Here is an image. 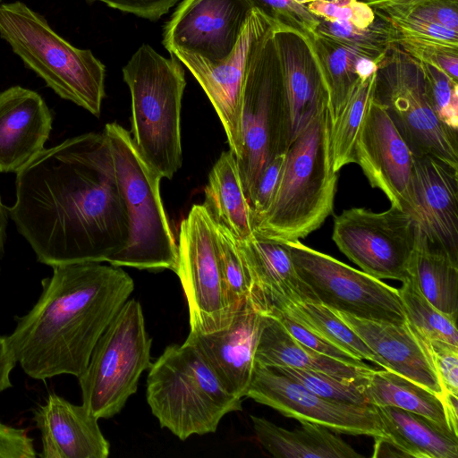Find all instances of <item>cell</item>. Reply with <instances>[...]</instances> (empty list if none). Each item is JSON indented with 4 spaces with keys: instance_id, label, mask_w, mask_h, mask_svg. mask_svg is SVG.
I'll use <instances>...</instances> for the list:
<instances>
[{
    "instance_id": "cell-1",
    "label": "cell",
    "mask_w": 458,
    "mask_h": 458,
    "mask_svg": "<svg viewBox=\"0 0 458 458\" xmlns=\"http://www.w3.org/2000/svg\"><path fill=\"white\" fill-rule=\"evenodd\" d=\"M16 174L8 215L38 262H107L126 246L129 219L104 131L44 148Z\"/></svg>"
},
{
    "instance_id": "cell-2",
    "label": "cell",
    "mask_w": 458,
    "mask_h": 458,
    "mask_svg": "<svg viewBox=\"0 0 458 458\" xmlns=\"http://www.w3.org/2000/svg\"><path fill=\"white\" fill-rule=\"evenodd\" d=\"M52 267L37 303L17 318L6 336L16 362L39 380L81 376L97 341L134 289L121 267L84 261Z\"/></svg>"
},
{
    "instance_id": "cell-3",
    "label": "cell",
    "mask_w": 458,
    "mask_h": 458,
    "mask_svg": "<svg viewBox=\"0 0 458 458\" xmlns=\"http://www.w3.org/2000/svg\"><path fill=\"white\" fill-rule=\"evenodd\" d=\"M331 120L320 110L285 151L279 182L253 233L279 242L305 238L333 213L338 173L330 153Z\"/></svg>"
},
{
    "instance_id": "cell-4",
    "label": "cell",
    "mask_w": 458,
    "mask_h": 458,
    "mask_svg": "<svg viewBox=\"0 0 458 458\" xmlns=\"http://www.w3.org/2000/svg\"><path fill=\"white\" fill-rule=\"evenodd\" d=\"M147 403L160 427L180 440L214 433L229 412L242 410L190 342L168 345L148 368Z\"/></svg>"
},
{
    "instance_id": "cell-5",
    "label": "cell",
    "mask_w": 458,
    "mask_h": 458,
    "mask_svg": "<svg viewBox=\"0 0 458 458\" xmlns=\"http://www.w3.org/2000/svg\"><path fill=\"white\" fill-rule=\"evenodd\" d=\"M131 93V135L143 157L172 179L182 163V100L186 85L181 61L141 45L123 68Z\"/></svg>"
},
{
    "instance_id": "cell-6",
    "label": "cell",
    "mask_w": 458,
    "mask_h": 458,
    "mask_svg": "<svg viewBox=\"0 0 458 458\" xmlns=\"http://www.w3.org/2000/svg\"><path fill=\"white\" fill-rule=\"evenodd\" d=\"M104 133L129 219L127 244L107 262L114 267L175 273L177 243L160 195L163 177L140 154L129 131L109 123Z\"/></svg>"
},
{
    "instance_id": "cell-7",
    "label": "cell",
    "mask_w": 458,
    "mask_h": 458,
    "mask_svg": "<svg viewBox=\"0 0 458 458\" xmlns=\"http://www.w3.org/2000/svg\"><path fill=\"white\" fill-rule=\"evenodd\" d=\"M0 36L57 95L99 116L106 69L90 50L73 47L19 1L0 4Z\"/></svg>"
},
{
    "instance_id": "cell-8",
    "label": "cell",
    "mask_w": 458,
    "mask_h": 458,
    "mask_svg": "<svg viewBox=\"0 0 458 458\" xmlns=\"http://www.w3.org/2000/svg\"><path fill=\"white\" fill-rule=\"evenodd\" d=\"M152 339L140 303L127 300L97 341L78 377L82 404L98 420L119 413L149 368Z\"/></svg>"
},
{
    "instance_id": "cell-9",
    "label": "cell",
    "mask_w": 458,
    "mask_h": 458,
    "mask_svg": "<svg viewBox=\"0 0 458 458\" xmlns=\"http://www.w3.org/2000/svg\"><path fill=\"white\" fill-rule=\"evenodd\" d=\"M272 26L252 49L242 89V152L237 163L248 201L267 165L291 144L289 111L271 40Z\"/></svg>"
},
{
    "instance_id": "cell-10",
    "label": "cell",
    "mask_w": 458,
    "mask_h": 458,
    "mask_svg": "<svg viewBox=\"0 0 458 458\" xmlns=\"http://www.w3.org/2000/svg\"><path fill=\"white\" fill-rule=\"evenodd\" d=\"M373 99L384 106L413 156L458 169V131L432 110L420 62L392 46L378 64Z\"/></svg>"
},
{
    "instance_id": "cell-11",
    "label": "cell",
    "mask_w": 458,
    "mask_h": 458,
    "mask_svg": "<svg viewBox=\"0 0 458 458\" xmlns=\"http://www.w3.org/2000/svg\"><path fill=\"white\" fill-rule=\"evenodd\" d=\"M284 243L297 274L319 303L368 320L397 325L407 322L398 289L300 240Z\"/></svg>"
},
{
    "instance_id": "cell-12",
    "label": "cell",
    "mask_w": 458,
    "mask_h": 458,
    "mask_svg": "<svg viewBox=\"0 0 458 458\" xmlns=\"http://www.w3.org/2000/svg\"><path fill=\"white\" fill-rule=\"evenodd\" d=\"M332 239L350 260L373 277L403 282L410 276L417 230L404 210L392 206L383 212L344 209L335 216Z\"/></svg>"
},
{
    "instance_id": "cell-13",
    "label": "cell",
    "mask_w": 458,
    "mask_h": 458,
    "mask_svg": "<svg viewBox=\"0 0 458 458\" xmlns=\"http://www.w3.org/2000/svg\"><path fill=\"white\" fill-rule=\"evenodd\" d=\"M177 253L175 274L187 300L191 332L226 327L234 312L225 293L215 223L203 204L193 205L182 221Z\"/></svg>"
},
{
    "instance_id": "cell-14",
    "label": "cell",
    "mask_w": 458,
    "mask_h": 458,
    "mask_svg": "<svg viewBox=\"0 0 458 458\" xmlns=\"http://www.w3.org/2000/svg\"><path fill=\"white\" fill-rule=\"evenodd\" d=\"M246 397L301 423L335 433L386 437L376 407L325 399L282 373L255 362Z\"/></svg>"
},
{
    "instance_id": "cell-15",
    "label": "cell",
    "mask_w": 458,
    "mask_h": 458,
    "mask_svg": "<svg viewBox=\"0 0 458 458\" xmlns=\"http://www.w3.org/2000/svg\"><path fill=\"white\" fill-rule=\"evenodd\" d=\"M273 23L267 15L252 8L233 49L216 62L181 50L170 54L188 68L207 94L236 160L242 152V99L248 63L254 46Z\"/></svg>"
},
{
    "instance_id": "cell-16",
    "label": "cell",
    "mask_w": 458,
    "mask_h": 458,
    "mask_svg": "<svg viewBox=\"0 0 458 458\" xmlns=\"http://www.w3.org/2000/svg\"><path fill=\"white\" fill-rule=\"evenodd\" d=\"M251 6L247 0H183L164 28L163 45L216 62L236 45Z\"/></svg>"
},
{
    "instance_id": "cell-17",
    "label": "cell",
    "mask_w": 458,
    "mask_h": 458,
    "mask_svg": "<svg viewBox=\"0 0 458 458\" xmlns=\"http://www.w3.org/2000/svg\"><path fill=\"white\" fill-rule=\"evenodd\" d=\"M353 160L392 207L405 210L411 205L413 155L384 106L373 98L356 140Z\"/></svg>"
},
{
    "instance_id": "cell-18",
    "label": "cell",
    "mask_w": 458,
    "mask_h": 458,
    "mask_svg": "<svg viewBox=\"0 0 458 458\" xmlns=\"http://www.w3.org/2000/svg\"><path fill=\"white\" fill-rule=\"evenodd\" d=\"M404 211L418 233L458 263V169L413 156L411 202Z\"/></svg>"
},
{
    "instance_id": "cell-19",
    "label": "cell",
    "mask_w": 458,
    "mask_h": 458,
    "mask_svg": "<svg viewBox=\"0 0 458 458\" xmlns=\"http://www.w3.org/2000/svg\"><path fill=\"white\" fill-rule=\"evenodd\" d=\"M271 40L288 106L292 143L311 119L327 107V89L310 36L274 22Z\"/></svg>"
},
{
    "instance_id": "cell-20",
    "label": "cell",
    "mask_w": 458,
    "mask_h": 458,
    "mask_svg": "<svg viewBox=\"0 0 458 458\" xmlns=\"http://www.w3.org/2000/svg\"><path fill=\"white\" fill-rule=\"evenodd\" d=\"M261 318L262 311L250 296L226 327L209 333L190 331L186 338L199 350L225 388L240 399L246 397L251 380Z\"/></svg>"
},
{
    "instance_id": "cell-21",
    "label": "cell",
    "mask_w": 458,
    "mask_h": 458,
    "mask_svg": "<svg viewBox=\"0 0 458 458\" xmlns=\"http://www.w3.org/2000/svg\"><path fill=\"white\" fill-rule=\"evenodd\" d=\"M236 242L250 280V298L263 313L288 303L318 302L297 274L286 243L254 233Z\"/></svg>"
},
{
    "instance_id": "cell-22",
    "label": "cell",
    "mask_w": 458,
    "mask_h": 458,
    "mask_svg": "<svg viewBox=\"0 0 458 458\" xmlns=\"http://www.w3.org/2000/svg\"><path fill=\"white\" fill-rule=\"evenodd\" d=\"M52 115L37 92L21 86L0 92V173H18L43 149Z\"/></svg>"
},
{
    "instance_id": "cell-23",
    "label": "cell",
    "mask_w": 458,
    "mask_h": 458,
    "mask_svg": "<svg viewBox=\"0 0 458 458\" xmlns=\"http://www.w3.org/2000/svg\"><path fill=\"white\" fill-rule=\"evenodd\" d=\"M41 434L42 458H106L110 444L98 419L83 404L75 405L56 394L33 411Z\"/></svg>"
},
{
    "instance_id": "cell-24",
    "label": "cell",
    "mask_w": 458,
    "mask_h": 458,
    "mask_svg": "<svg viewBox=\"0 0 458 458\" xmlns=\"http://www.w3.org/2000/svg\"><path fill=\"white\" fill-rule=\"evenodd\" d=\"M333 311L371 350L383 358L393 371L429 389L442 398L443 389L428 350L408 322L397 325Z\"/></svg>"
},
{
    "instance_id": "cell-25",
    "label": "cell",
    "mask_w": 458,
    "mask_h": 458,
    "mask_svg": "<svg viewBox=\"0 0 458 458\" xmlns=\"http://www.w3.org/2000/svg\"><path fill=\"white\" fill-rule=\"evenodd\" d=\"M255 362L266 367L318 371L348 383H358L375 369L369 365L348 364L313 351L291 335L275 316L263 312Z\"/></svg>"
},
{
    "instance_id": "cell-26",
    "label": "cell",
    "mask_w": 458,
    "mask_h": 458,
    "mask_svg": "<svg viewBox=\"0 0 458 458\" xmlns=\"http://www.w3.org/2000/svg\"><path fill=\"white\" fill-rule=\"evenodd\" d=\"M253 430L259 443L277 458H360L335 432L313 423H301L293 430L251 415Z\"/></svg>"
},
{
    "instance_id": "cell-27",
    "label": "cell",
    "mask_w": 458,
    "mask_h": 458,
    "mask_svg": "<svg viewBox=\"0 0 458 458\" xmlns=\"http://www.w3.org/2000/svg\"><path fill=\"white\" fill-rule=\"evenodd\" d=\"M203 206L213 220L228 229L237 241L252 234L251 208L236 157L230 149L222 152L208 174Z\"/></svg>"
},
{
    "instance_id": "cell-28",
    "label": "cell",
    "mask_w": 458,
    "mask_h": 458,
    "mask_svg": "<svg viewBox=\"0 0 458 458\" xmlns=\"http://www.w3.org/2000/svg\"><path fill=\"white\" fill-rule=\"evenodd\" d=\"M376 410L386 437L408 457L456 458L458 436L428 418L393 406Z\"/></svg>"
},
{
    "instance_id": "cell-29",
    "label": "cell",
    "mask_w": 458,
    "mask_h": 458,
    "mask_svg": "<svg viewBox=\"0 0 458 458\" xmlns=\"http://www.w3.org/2000/svg\"><path fill=\"white\" fill-rule=\"evenodd\" d=\"M357 384L368 404L377 407L393 406L409 411L422 415L452 432L442 398L414 381L394 371L375 369Z\"/></svg>"
},
{
    "instance_id": "cell-30",
    "label": "cell",
    "mask_w": 458,
    "mask_h": 458,
    "mask_svg": "<svg viewBox=\"0 0 458 458\" xmlns=\"http://www.w3.org/2000/svg\"><path fill=\"white\" fill-rule=\"evenodd\" d=\"M410 275L435 308L457 321L458 263L432 247L418 232Z\"/></svg>"
},
{
    "instance_id": "cell-31",
    "label": "cell",
    "mask_w": 458,
    "mask_h": 458,
    "mask_svg": "<svg viewBox=\"0 0 458 458\" xmlns=\"http://www.w3.org/2000/svg\"><path fill=\"white\" fill-rule=\"evenodd\" d=\"M311 38L327 85V109L332 123L360 81L354 70L357 57L369 55L360 47L340 39L318 33Z\"/></svg>"
},
{
    "instance_id": "cell-32",
    "label": "cell",
    "mask_w": 458,
    "mask_h": 458,
    "mask_svg": "<svg viewBox=\"0 0 458 458\" xmlns=\"http://www.w3.org/2000/svg\"><path fill=\"white\" fill-rule=\"evenodd\" d=\"M285 310L319 335L358 360H368L385 369L389 364L373 350L336 314L319 302L288 303Z\"/></svg>"
},
{
    "instance_id": "cell-33",
    "label": "cell",
    "mask_w": 458,
    "mask_h": 458,
    "mask_svg": "<svg viewBox=\"0 0 458 458\" xmlns=\"http://www.w3.org/2000/svg\"><path fill=\"white\" fill-rule=\"evenodd\" d=\"M377 72L360 81L338 117L331 123L330 153L334 172L353 163L356 140L373 98Z\"/></svg>"
},
{
    "instance_id": "cell-34",
    "label": "cell",
    "mask_w": 458,
    "mask_h": 458,
    "mask_svg": "<svg viewBox=\"0 0 458 458\" xmlns=\"http://www.w3.org/2000/svg\"><path fill=\"white\" fill-rule=\"evenodd\" d=\"M398 289L407 322L424 338L458 346L456 322L435 308L420 293L410 275Z\"/></svg>"
},
{
    "instance_id": "cell-35",
    "label": "cell",
    "mask_w": 458,
    "mask_h": 458,
    "mask_svg": "<svg viewBox=\"0 0 458 458\" xmlns=\"http://www.w3.org/2000/svg\"><path fill=\"white\" fill-rule=\"evenodd\" d=\"M214 223L225 293L230 308L235 312L251 295L250 280L241 258L236 239L225 226L215 221Z\"/></svg>"
},
{
    "instance_id": "cell-36",
    "label": "cell",
    "mask_w": 458,
    "mask_h": 458,
    "mask_svg": "<svg viewBox=\"0 0 458 458\" xmlns=\"http://www.w3.org/2000/svg\"><path fill=\"white\" fill-rule=\"evenodd\" d=\"M327 400L368 404L357 383H348L326 373L290 367H269Z\"/></svg>"
},
{
    "instance_id": "cell-37",
    "label": "cell",
    "mask_w": 458,
    "mask_h": 458,
    "mask_svg": "<svg viewBox=\"0 0 458 458\" xmlns=\"http://www.w3.org/2000/svg\"><path fill=\"white\" fill-rule=\"evenodd\" d=\"M420 64L432 110L443 123L458 131V81L429 64Z\"/></svg>"
},
{
    "instance_id": "cell-38",
    "label": "cell",
    "mask_w": 458,
    "mask_h": 458,
    "mask_svg": "<svg viewBox=\"0 0 458 458\" xmlns=\"http://www.w3.org/2000/svg\"><path fill=\"white\" fill-rule=\"evenodd\" d=\"M318 0H247L275 23L282 24L304 32L312 38L320 20L314 16L307 5Z\"/></svg>"
},
{
    "instance_id": "cell-39",
    "label": "cell",
    "mask_w": 458,
    "mask_h": 458,
    "mask_svg": "<svg viewBox=\"0 0 458 458\" xmlns=\"http://www.w3.org/2000/svg\"><path fill=\"white\" fill-rule=\"evenodd\" d=\"M267 314L275 316L291 335L313 351L348 364L369 366L362 360L355 359L348 352L319 335L318 333L294 318L287 310L283 309L275 310Z\"/></svg>"
},
{
    "instance_id": "cell-40",
    "label": "cell",
    "mask_w": 458,
    "mask_h": 458,
    "mask_svg": "<svg viewBox=\"0 0 458 458\" xmlns=\"http://www.w3.org/2000/svg\"><path fill=\"white\" fill-rule=\"evenodd\" d=\"M307 7L319 20L349 21L362 29L377 20L372 8L362 0H318Z\"/></svg>"
},
{
    "instance_id": "cell-41",
    "label": "cell",
    "mask_w": 458,
    "mask_h": 458,
    "mask_svg": "<svg viewBox=\"0 0 458 458\" xmlns=\"http://www.w3.org/2000/svg\"><path fill=\"white\" fill-rule=\"evenodd\" d=\"M416 333L428 350L443 393L458 395V346L442 340L427 339Z\"/></svg>"
},
{
    "instance_id": "cell-42",
    "label": "cell",
    "mask_w": 458,
    "mask_h": 458,
    "mask_svg": "<svg viewBox=\"0 0 458 458\" xmlns=\"http://www.w3.org/2000/svg\"><path fill=\"white\" fill-rule=\"evenodd\" d=\"M285 158V152L276 156L265 167L249 199L254 222L268 208L276 191Z\"/></svg>"
},
{
    "instance_id": "cell-43",
    "label": "cell",
    "mask_w": 458,
    "mask_h": 458,
    "mask_svg": "<svg viewBox=\"0 0 458 458\" xmlns=\"http://www.w3.org/2000/svg\"><path fill=\"white\" fill-rule=\"evenodd\" d=\"M457 9L458 0H433L409 11L402 16L392 17H413L458 31Z\"/></svg>"
},
{
    "instance_id": "cell-44",
    "label": "cell",
    "mask_w": 458,
    "mask_h": 458,
    "mask_svg": "<svg viewBox=\"0 0 458 458\" xmlns=\"http://www.w3.org/2000/svg\"><path fill=\"white\" fill-rule=\"evenodd\" d=\"M33 439L22 428L0 421V458H35Z\"/></svg>"
},
{
    "instance_id": "cell-45",
    "label": "cell",
    "mask_w": 458,
    "mask_h": 458,
    "mask_svg": "<svg viewBox=\"0 0 458 458\" xmlns=\"http://www.w3.org/2000/svg\"><path fill=\"white\" fill-rule=\"evenodd\" d=\"M108 6L138 17L156 21L164 16L178 0H97Z\"/></svg>"
},
{
    "instance_id": "cell-46",
    "label": "cell",
    "mask_w": 458,
    "mask_h": 458,
    "mask_svg": "<svg viewBox=\"0 0 458 458\" xmlns=\"http://www.w3.org/2000/svg\"><path fill=\"white\" fill-rule=\"evenodd\" d=\"M429 64L451 79L458 81V49H442L437 51L428 61Z\"/></svg>"
},
{
    "instance_id": "cell-47",
    "label": "cell",
    "mask_w": 458,
    "mask_h": 458,
    "mask_svg": "<svg viewBox=\"0 0 458 458\" xmlns=\"http://www.w3.org/2000/svg\"><path fill=\"white\" fill-rule=\"evenodd\" d=\"M16 363L6 336H0V393L12 386L10 373Z\"/></svg>"
},
{
    "instance_id": "cell-48",
    "label": "cell",
    "mask_w": 458,
    "mask_h": 458,
    "mask_svg": "<svg viewBox=\"0 0 458 458\" xmlns=\"http://www.w3.org/2000/svg\"><path fill=\"white\" fill-rule=\"evenodd\" d=\"M375 438L373 457H408L387 437H377Z\"/></svg>"
},
{
    "instance_id": "cell-49",
    "label": "cell",
    "mask_w": 458,
    "mask_h": 458,
    "mask_svg": "<svg viewBox=\"0 0 458 458\" xmlns=\"http://www.w3.org/2000/svg\"><path fill=\"white\" fill-rule=\"evenodd\" d=\"M442 402L445 408V417L447 420L448 426L453 433L458 436V416H457V406H458V395H454L450 393H443Z\"/></svg>"
},
{
    "instance_id": "cell-50",
    "label": "cell",
    "mask_w": 458,
    "mask_h": 458,
    "mask_svg": "<svg viewBox=\"0 0 458 458\" xmlns=\"http://www.w3.org/2000/svg\"><path fill=\"white\" fill-rule=\"evenodd\" d=\"M378 64L371 57L360 55L354 64L355 73L360 81L371 77L377 72Z\"/></svg>"
},
{
    "instance_id": "cell-51",
    "label": "cell",
    "mask_w": 458,
    "mask_h": 458,
    "mask_svg": "<svg viewBox=\"0 0 458 458\" xmlns=\"http://www.w3.org/2000/svg\"><path fill=\"white\" fill-rule=\"evenodd\" d=\"M8 211L4 207L0 195V259L4 252V243L6 239V228L8 224ZM1 271V268H0Z\"/></svg>"
},
{
    "instance_id": "cell-52",
    "label": "cell",
    "mask_w": 458,
    "mask_h": 458,
    "mask_svg": "<svg viewBox=\"0 0 458 458\" xmlns=\"http://www.w3.org/2000/svg\"><path fill=\"white\" fill-rule=\"evenodd\" d=\"M362 1H364L365 3H367V2H369V1H373V0H362Z\"/></svg>"
}]
</instances>
